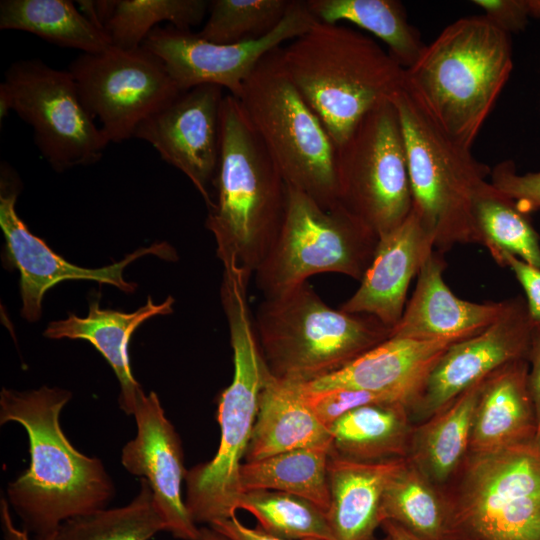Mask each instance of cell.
Masks as SVG:
<instances>
[{"instance_id":"7bdbcfd3","label":"cell","mask_w":540,"mask_h":540,"mask_svg":"<svg viewBox=\"0 0 540 540\" xmlns=\"http://www.w3.org/2000/svg\"><path fill=\"white\" fill-rule=\"evenodd\" d=\"M11 508L6 498L0 500V519L4 540H33L24 530L15 526L11 517Z\"/></svg>"},{"instance_id":"5b68a950","label":"cell","mask_w":540,"mask_h":540,"mask_svg":"<svg viewBox=\"0 0 540 540\" xmlns=\"http://www.w3.org/2000/svg\"><path fill=\"white\" fill-rule=\"evenodd\" d=\"M249 281L240 272L223 274L221 302L233 350L231 384L221 393L217 420L220 443L215 456L187 471L185 503L196 524L236 515L242 494L240 469L251 440L265 365L248 304Z\"/></svg>"},{"instance_id":"d4e9b609","label":"cell","mask_w":540,"mask_h":540,"mask_svg":"<svg viewBox=\"0 0 540 540\" xmlns=\"http://www.w3.org/2000/svg\"><path fill=\"white\" fill-rule=\"evenodd\" d=\"M307 447L331 448L329 429L314 415L296 384L273 377L265 367L244 462Z\"/></svg>"},{"instance_id":"e0dca14e","label":"cell","mask_w":540,"mask_h":540,"mask_svg":"<svg viewBox=\"0 0 540 540\" xmlns=\"http://www.w3.org/2000/svg\"><path fill=\"white\" fill-rule=\"evenodd\" d=\"M18 192L2 170L0 193V227L6 242V253L20 273L21 314L28 321L41 316L45 293L65 280H90L109 284L132 293L136 284L124 279L126 266L145 255H156L166 260L176 259L174 249L166 243L140 248L121 261L101 268L74 265L51 250L39 237L32 234L18 216L15 204Z\"/></svg>"},{"instance_id":"7402d4cb","label":"cell","mask_w":540,"mask_h":540,"mask_svg":"<svg viewBox=\"0 0 540 540\" xmlns=\"http://www.w3.org/2000/svg\"><path fill=\"white\" fill-rule=\"evenodd\" d=\"M528 372V360L518 359L483 380L473 415L469 452H492L536 438Z\"/></svg>"},{"instance_id":"ee69618b","label":"cell","mask_w":540,"mask_h":540,"mask_svg":"<svg viewBox=\"0 0 540 540\" xmlns=\"http://www.w3.org/2000/svg\"><path fill=\"white\" fill-rule=\"evenodd\" d=\"M381 527L391 540H421L400 525L389 520H384Z\"/></svg>"},{"instance_id":"7dc6e473","label":"cell","mask_w":540,"mask_h":540,"mask_svg":"<svg viewBox=\"0 0 540 540\" xmlns=\"http://www.w3.org/2000/svg\"><path fill=\"white\" fill-rule=\"evenodd\" d=\"M377 540H391L388 536H385L384 538L382 539H377Z\"/></svg>"},{"instance_id":"f6af8a7d","label":"cell","mask_w":540,"mask_h":540,"mask_svg":"<svg viewBox=\"0 0 540 540\" xmlns=\"http://www.w3.org/2000/svg\"><path fill=\"white\" fill-rule=\"evenodd\" d=\"M198 540H231L210 526L200 527Z\"/></svg>"},{"instance_id":"f35d334b","label":"cell","mask_w":540,"mask_h":540,"mask_svg":"<svg viewBox=\"0 0 540 540\" xmlns=\"http://www.w3.org/2000/svg\"><path fill=\"white\" fill-rule=\"evenodd\" d=\"M495 26L510 34L524 30L532 17L530 0H474Z\"/></svg>"},{"instance_id":"30bf717a","label":"cell","mask_w":540,"mask_h":540,"mask_svg":"<svg viewBox=\"0 0 540 540\" xmlns=\"http://www.w3.org/2000/svg\"><path fill=\"white\" fill-rule=\"evenodd\" d=\"M379 238L340 204L324 208L287 184L282 224L254 273L263 297L307 282L319 273H338L361 281Z\"/></svg>"},{"instance_id":"484cf974","label":"cell","mask_w":540,"mask_h":540,"mask_svg":"<svg viewBox=\"0 0 540 540\" xmlns=\"http://www.w3.org/2000/svg\"><path fill=\"white\" fill-rule=\"evenodd\" d=\"M413 427L403 402L364 405L329 427L331 454L359 462L407 458Z\"/></svg>"},{"instance_id":"74e56055","label":"cell","mask_w":540,"mask_h":540,"mask_svg":"<svg viewBox=\"0 0 540 540\" xmlns=\"http://www.w3.org/2000/svg\"><path fill=\"white\" fill-rule=\"evenodd\" d=\"M489 180L522 212L530 215L540 209V171L520 174L512 160H505L491 169Z\"/></svg>"},{"instance_id":"f1b7e54d","label":"cell","mask_w":540,"mask_h":540,"mask_svg":"<svg viewBox=\"0 0 540 540\" xmlns=\"http://www.w3.org/2000/svg\"><path fill=\"white\" fill-rule=\"evenodd\" d=\"M0 29L29 32L57 46L87 54L112 46L104 29L68 0H2Z\"/></svg>"},{"instance_id":"6da1fadb","label":"cell","mask_w":540,"mask_h":540,"mask_svg":"<svg viewBox=\"0 0 540 540\" xmlns=\"http://www.w3.org/2000/svg\"><path fill=\"white\" fill-rule=\"evenodd\" d=\"M69 390L42 386L2 388L0 424H20L29 440L30 465L7 486V501L33 540H50L67 519L106 508L116 493L103 462L78 451L60 415Z\"/></svg>"},{"instance_id":"8d00e7d4","label":"cell","mask_w":540,"mask_h":540,"mask_svg":"<svg viewBox=\"0 0 540 540\" xmlns=\"http://www.w3.org/2000/svg\"><path fill=\"white\" fill-rule=\"evenodd\" d=\"M294 384L298 387L314 415L328 429L343 415L361 406L374 403L402 402L388 395L363 390L340 388L308 391L299 384Z\"/></svg>"},{"instance_id":"5bb4252c","label":"cell","mask_w":540,"mask_h":540,"mask_svg":"<svg viewBox=\"0 0 540 540\" xmlns=\"http://www.w3.org/2000/svg\"><path fill=\"white\" fill-rule=\"evenodd\" d=\"M317 21L305 1L292 0L277 27L258 39L216 44L191 30L168 25L153 29L142 47L162 61L182 92L213 84L238 98L244 82L264 56L306 33Z\"/></svg>"},{"instance_id":"ffe728a7","label":"cell","mask_w":540,"mask_h":540,"mask_svg":"<svg viewBox=\"0 0 540 540\" xmlns=\"http://www.w3.org/2000/svg\"><path fill=\"white\" fill-rule=\"evenodd\" d=\"M460 340L390 337L344 368L307 383L308 391L355 389L391 396L408 405L421 390L442 354Z\"/></svg>"},{"instance_id":"f546056e","label":"cell","mask_w":540,"mask_h":540,"mask_svg":"<svg viewBox=\"0 0 540 540\" xmlns=\"http://www.w3.org/2000/svg\"><path fill=\"white\" fill-rule=\"evenodd\" d=\"M314 17L325 23L350 22L379 38L389 54L404 69L420 56L423 44L419 32L396 0H307Z\"/></svg>"},{"instance_id":"ac0fdd59","label":"cell","mask_w":540,"mask_h":540,"mask_svg":"<svg viewBox=\"0 0 540 540\" xmlns=\"http://www.w3.org/2000/svg\"><path fill=\"white\" fill-rule=\"evenodd\" d=\"M133 416L137 433L122 448L123 467L149 483L167 532L177 539L198 540L200 527L192 519L182 495L187 471L181 439L166 417L158 395L153 391L145 394Z\"/></svg>"},{"instance_id":"bcb514c9","label":"cell","mask_w":540,"mask_h":540,"mask_svg":"<svg viewBox=\"0 0 540 540\" xmlns=\"http://www.w3.org/2000/svg\"><path fill=\"white\" fill-rule=\"evenodd\" d=\"M532 17L540 19V0H530Z\"/></svg>"},{"instance_id":"b9f144b4","label":"cell","mask_w":540,"mask_h":540,"mask_svg":"<svg viewBox=\"0 0 540 540\" xmlns=\"http://www.w3.org/2000/svg\"><path fill=\"white\" fill-rule=\"evenodd\" d=\"M222 533L231 540H290L271 535L258 526L250 528L244 525L237 517L232 516L208 525Z\"/></svg>"},{"instance_id":"277c9868","label":"cell","mask_w":540,"mask_h":540,"mask_svg":"<svg viewBox=\"0 0 540 540\" xmlns=\"http://www.w3.org/2000/svg\"><path fill=\"white\" fill-rule=\"evenodd\" d=\"M512 70L510 34L477 15L446 26L405 78L447 133L471 149Z\"/></svg>"},{"instance_id":"8fae6325","label":"cell","mask_w":540,"mask_h":540,"mask_svg":"<svg viewBox=\"0 0 540 540\" xmlns=\"http://www.w3.org/2000/svg\"><path fill=\"white\" fill-rule=\"evenodd\" d=\"M339 204L378 238L413 207L399 116L388 99L366 113L336 147Z\"/></svg>"},{"instance_id":"4fadbf2b","label":"cell","mask_w":540,"mask_h":540,"mask_svg":"<svg viewBox=\"0 0 540 540\" xmlns=\"http://www.w3.org/2000/svg\"><path fill=\"white\" fill-rule=\"evenodd\" d=\"M67 70L109 143L133 137L143 120L182 93L162 61L142 46L82 53Z\"/></svg>"},{"instance_id":"cb8c5ba5","label":"cell","mask_w":540,"mask_h":540,"mask_svg":"<svg viewBox=\"0 0 540 540\" xmlns=\"http://www.w3.org/2000/svg\"><path fill=\"white\" fill-rule=\"evenodd\" d=\"M404 460L359 462L330 453L327 517L335 540H375L385 488Z\"/></svg>"},{"instance_id":"1f68e13d","label":"cell","mask_w":540,"mask_h":540,"mask_svg":"<svg viewBox=\"0 0 540 540\" xmlns=\"http://www.w3.org/2000/svg\"><path fill=\"white\" fill-rule=\"evenodd\" d=\"M331 448L307 447L282 452L240 469L241 491L270 490L303 497L327 512L330 504L328 460Z\"/></svg>"},{"instance_id":"603a6c76","label":"cell","mask_w":540,"mask_h":540,"mask_svg":"<svg viewBox=\"0 0 540 540\" xmlns=\"http://www.w3.org/2000/svg\"><path fill=\"white\" fill-rule=\"evenodd\" d=\"M174 299L168 296L155 304L151 297L132 313L102 309L98 301L90 302L86 317L73 314L49 323L44 336L50 339H82L90 342L113 369L121 388L119 405L133 415L139 401L146 394L131 371L128 343L137 327L157 315L170 314Z\"/></svg>"},{"instance_id":"d6a6232c","label":"cell","mask_w":540,"mask_h":540,"mask_svg":"<svg viewBox=\"0 0 540 540\" xmlns=\"http://www.w3.org/2000/svg\"><path fill=\"white\" fill-rule=\"evenodd\" d=\"M479 244L496 261L502 253L540 267V237L529 214L498 191L490 180L482 187L474 204Z\"/></svg>"},{"instance_id":"836d02e7","label":"cell","mask_w":540,"mask_h":540,"mask_svg":"<svg viewBox=\"0 0 540 540\" xmlns=\"http://www.w3.org/2000/svg\"><path fill=\"white\" fill-rule=\"evenodd\" d=\"M166 531L153 492L140 479L137 495L125 506L100 509L62 522L50 540H150Z\"/></svg>"},{"instance_id":"60d3db41","label":"cell","mask_w":540,"mask_h":540,"mask_svg":"<svg viewBox=\"0 0 540 540\" xmlns=\"http://www.w3.org/2000/svg\"><path fill=\"white\" fill-rule=\"evenodd\" d=\"M527 360L529 364L528 386L537 423L535 439L540 443V324L533 327Z\"/></svg>"},{"instance_id":"d6986e66","label":"cell","mask_w":540,"mask_h":540,"mask_svg":"<svg viewBox=\"0 0 540 540\" xmlns=\"http://www.w3.org/2000/svg\"><path fill=\"white\" fill-rule=\"evenodd\" d=\"M434 250V243L412 210L394 230L379 238L359 288L340 309L375 317L389 328L400 320L410 282Z\"/></svg>"},{"instance_id":"7c38bea8","label":"cell","mask_w":540,"mask_h":540,"mask_svg":"<svg viewBox=\"0 0 540 540\" xmlns=\"http://www.w3.org/2000/svg\"><path fill=\"white\" fill-rule=\"evenodd\" d=\"M14 111L33 129L42 156L58 172L99 161L109 144L84 107L70 72L40 59L13 62L0 84V120Z\"/></svg>"},{"instance_id":"7a4b0ae2","label":"cell","mask_w":540,"mask_h":540,"mask_svg":"<svg viewBox=\"0 0 540 540\" xmlns=\"http://www.w3.org/2000/svg\"><path fill=\"white\" fill-rule=\"evenodd\" d=\"M206 227L223 266L250 277L282 224L287 183L249 121L240 101L225 94L220 112V154Z\"/></svg>"},{"instance_id":"ab89813d","label":"cell","mask_w":540,"mask_h":540,"mask_svg":"<svg viewBox=\"0 0 540 540\" xmlns=\"http://www.w3.org/2000/svg\"><path fill=\"white\" fill-rule=\"evenodd\" d=\"M509 268L525 292V301L530 319L540 324V267L533 266L514 255L502 253L495 261Z\"/></svg>"},{"instance_id":"83f0119b","label":"cell","mask_w":540,"mask_h":540,"mask_svg":"<svg viewBox=\"0 0 540 540\" xmlns=\"http://www.w3.org/2000/svg\"><path fill=\"white\" fill-rule=\"evenodd\" d=\"M81 11L102 27L112 46L132 50L164 21L183 30L199 25L209 11L206 0L77 1Z\"/></svg>"},{"instance_id":"52a82bcc","label":"cell","mask_w":540,"mask_h":540,"mask_svg":"<svg viewBox=\"0 0 540 540\" xmlns=\"http://www.w3.org/2000/svg\"><path fill=\"white\" fill-rule=\"evenodd\" d=\"M253 321L267 371L290 383L334 373L391 336L373 316L330 307L307 282L264 297Z\"/></svg>"},{"instance_id":"d590c367","label":"cell","mask_w":540,"mask_h":540,"mask_svg":"<svg viewBox=\"0 0 540 540\" xmlns=\"http://www.w3.org/2000/svg\"><path fill=\"white\" fill-rule=\"evenodd\" d=\"M292 0H213L201 38L216 44L258 39L271 32L287 14Z\"/></svg>"},{"instance_id":"ba28073f","label":"cell","mask_w":540,"mask_h":540,"mask_svg":"<svg viewBox=\"0 0 540 540\" xmlns=\"http://www.w3.org/2000/svg\"><path fill=\"white\" fill-rule=\"evenodd\" d=\"M282 47L262 58L237 99L286 183L333 208L339 204L336 147L291 81Z\"/></svg>"},{"instance_id":"9c48e42d","label":"cell","mask_w":540,"mask_h":540,"mask_svg":"<svg viewBox=\"0 0 540 540\" xmlns=\"http://www.w3.org/2000/svg\"><path fill=\"white\" fill-rule=\"evenodd\" d=\"M452 540H540V443L469 452L440 487Z\"/></svg>"},{"instance_id":"4316f807","label":"cell","mask_w":540,"mask_h":540,"mask_svg":"<svg viewBox=\"0 0 540 540\" xmlns=\"http://www.w3.org/2000/svg\"><path fill=\"white\" fill-rule=\"evenodd\" d=\"M482 382L425 421L414 424L407 458L439 487L450 481L469 453Z\"/></svg>"},{"instance_id":"3957f363","label":"cell","mask_w":540,"mask_h":540,"mask_svg":"<svg viewBox=\"0 0 540 540\" xmlns=\"http://www.w3.org/2000/svg\"><path fill=\"white\" fill-rule=\"evenodd\" d=\"M282 59L335 147L405 78V69L374 39L340 23L317 21L282 47Z\"/></svg>"},{"instance_id":"9a60e30c","label":"cell","mask_w":540,"mask_h":540,"mask_svg":"<svg viewBox=\"0 0 540 540\" xmlns=\"http://www.w3.org/2000/svg\"><path fill=\"white\" fill-rule=\"evenodd\" d=\"M533 327L525 298L506 299L491 325L455 342L438 359L409 407L412 422L425 421L501 366L527 359Z\"/></svg>"},{"instance_id":"44dd1931","label":"cell","mask_w":540,"mask_h":540,"mask_svg":"<svg viewBox=\"0 0 540 540\" xmlns=\"http://www.w3.org/2000/svg\"><path fill=\"white\" fill-rule=\"evenodd\" d=\"M444 254L435 249L422 265L414 293L390 337L413 340H463L491 325L505 300L476 303L458 298L443 279Z\"/></svg>"},{"instance_id":"8992f818","label":"cell","mask_w":540,"mask_h":540,"mask_svg":"<svg viewBox=\"0 0 540 540\" xmlns=\"http://www.w3.org/2000/svg\"><path fill=\"white\" fill-rule=\"evenodd\" d=\"M390 100L402 128L412 210L434 249L444 254L456 244H479L474 204L491 168L447 133L406 78Z\"/></svg>"},{"instance_id":"2e32d148","label":"cell","mask_w":540,"mask_h":540,"mask_svg":"<svg viewBox=\"0 0 540 540\" xmlns=\"http://www.w3.org/2000/svg\"><path fill=\"white\" fill-rule=\"evenodd\" d=\"M223 88L204 84L183 91L136 128L133 137L148 142L168 164L184 173L203 197L209 191L220 154Z\"/></svg>"},{"instance_id":"4dcf8cb0","label":"cell","mask_w":540,"mask_h":540,"mask_svg":"<svg viewBox=\"0 0 540 540\" xmlns=\"http://www.w3.org/2000/svg\"><path fill=\"white\" fill-rule=\"evenodd\" d=\"M392 521L421 540H452L449 512L441 488L405 458L388 482L381 523Z\"/></svg>"},{"instance_id":"e575fe53","label":"cell","mask_w":540,"mask_h":540,"mask_svg":"<svg viewBox=\"0 0 540 540\" xmlns=\"http://www.w3.org/2000/svg\"><path fill=\"white\" fill-rule=\"evenodd\" d=\"M238 509L252 514L265 532L290 540H335L327 512L315 503L270 490L243 492Z\"/></svg>"}]
</instances>
